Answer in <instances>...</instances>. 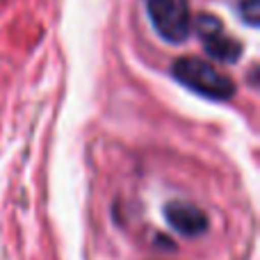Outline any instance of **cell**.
Here are the masks:
<instances>
[{"mask_svg": "<svg viewBox=\"0 0 260 260\" xmlns=\"http://www.w3.org/2000/svg\"><path fill=\"white\" fill-rule=\"evenodd\" d=\"M153 30L167 44H183L192 35L189 0H144Z\"/></svg>", "mask_w": 260, "mask_h": 260, "instance_id": "cell-2", "label": "cell"}, {"mask_svg": "<svg viewBox=\"0 0 260 260\" xmlns=\"http://www.w3.org/2000/svg\"><path fill=\"white\" fill-rule=\"evenodd\" d=\"M256 73H258V67H251V71H249V82H251V89H256V87H258Z\"/></svg>", "mask_w": 260, "mask_h": 260, "instance_id": "cell-7", "label": "cell"}, {"mask_svg": "<svg viewBox=\"0 0 260 260\" xmlns=\"http://www.w3.org/2000/svg\"><path fill=\"white\" fill-rule=\"evenodd\" d=\"M235 14L249 27L260 25V0H235Z\"/></svg>", "mask_w": 260, "mask_h": 260, "instance_id": "cell-5", "label": "cell"}, {"mask_svg": "<svg viewBox=\"0 0 260 260\" xmlns=\"http://www.w3.org/2000/svg\"><path fill=\"white\" fill-rule=\"evenodd\" d=\"M171 76L201 99L217 101V103L231 101L238 91V85L229 73L219 71L203 57H194V55H185V57L176 59L171 64Z\"/></svg>", "mask_w": 260, "mask_h": 260, "instance_id": "cell-1", "label": "cell"}, {"mask_svg": "<svg viewBox=\"0 0 260 260\" xmlns=\"http://www.w3.org/2000/svg\"><path fill=\"white\" fill-rule=\"evenodd\" d=\"M162 215L165 221L183 238H201L208 229H210V219L208 215L192 201H183V199H171L162 206Z\"/></svg>", "mask_w": 260, "mask_h": 260, "instance_id": "cell-4", "label": "cell"}, {"mask_svg": "<svg viewBox=\"0 0 260 260\" xmlns=\"http://www.w3.org/2000/svg\"><path fill=\"white\" fill-rule=\"evenodd\" d=\"M155 244H157V247H162V249H167V251H176L174 240L165 238V235H157V238H155Z\"/></svg>", "mask_w": 260, "mask_h": 260, "instance_id": "cell-6", "label": "cell"}, {"mask_svg": "<svg viewBox=\"0 0 260 260\" xmlns=\"http://www.w3.org/2000/svg\"><path fill=\"white\" fill-rule=\"evenodd\" d=\"M192 30L199 35L203 44V50H206L208 57L217 59V62L224 64H235L242 57V44H240L235 37L226 35L221 21L215 16V14H199L192 21Z\"/></svg>", "mask_w": 260, "mask_h": 260, "instance_id": "cell-3", "label": "cell"}]
</instances>
